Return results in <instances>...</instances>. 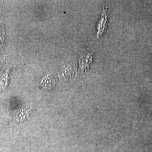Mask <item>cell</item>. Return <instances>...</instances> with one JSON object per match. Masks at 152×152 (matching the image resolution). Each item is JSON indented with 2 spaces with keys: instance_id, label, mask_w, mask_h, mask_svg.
Masks as SVG:
<instances>
[{
  "instance_id": "5b68a950",
  "label": "cell",
  "mask_w": 152,
  "mask_h": 152,
  "mask_svg": "<svg viewBox=\"0 0 152 152\" xmlns=\"http://www.w3.org/2000/svg\"><path fill=\"white\" fill-rule=\"evenodd\" d=\"M1 64H0V67H1Z\"/></svg>"
},
{
  "instance_id": "3957f363",
  "label": "cell",
  "mask_w": 152,
  "mask_h": 152,
  "mask_svg": "<svg viewBox=\"0 0 152 152\" xmlns=\"http://www.w3.org/2000/svg\"><path fill=\"white\" fill-rule=\"evenodd\" d=\"M55 85L54 79L51 75H48L43 79L39 87L41 89H50L54 86Z\"/></svg>"
},
{
  "instance_id": "6da1fadb",
  "label": "cell",
  "mask_w": 152,
  "mask_h": 152,
  "mask_svg": "<svg viewBox=\"0 0 152 152\" xmlns=\"http://www.w3.org/2000/svg\"><path fill=\"white\" fill-rule=\"evenodd\" d=\"M107 10L108 8L107 6L103 5L101 18L98 21L96 26L98 38L102 37L107 28L108 22L107 20L108 16Z\"/></svg>"
},
{
  "instance_id": "7a4b0ae2",
  "label": "cell",
  "mask_w": 152,
  "mask_h": 152,
  "mask_svg": "<svg viewBox=\"0 0 152 152\" xmlns=\"http://www.w3.org/2000/svg\"><path fill=\"white\" fill-rule=\"evenodd\" d=\"M32 109L31 107H27L19 110L15 113L14 119L18 122L24 121L30 118L32 113Z\"/></svg>"
},
{
  "instance_id": "277c9868",
  "label": "cell",
  "mask_w": 152,
  "mask_h": 152,
  "mask_svg": "<svg viewBox=\"0 0 152 152\" xmlns=\"http://www.w3.org/2000/svg\"><path fill=\"white\" fill-rule=\"evenodd\" d=\"M9 72L8 71L6 72V73L3 76L0 81V86L3 88H5L8 84V81Z\"/></svg>"
}]
</instances>
